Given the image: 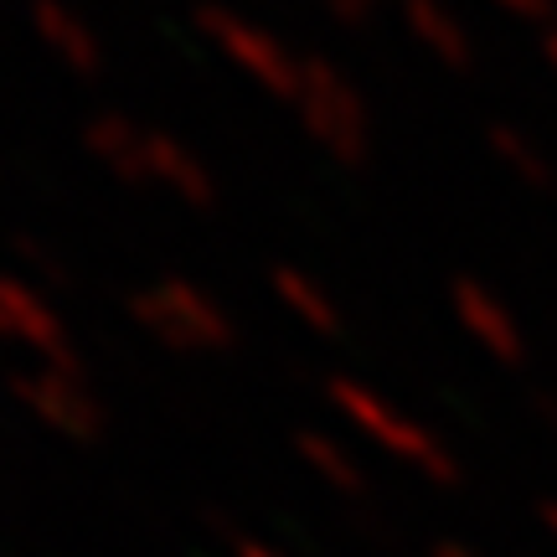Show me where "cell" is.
<instances>
[{
  "instance_id": "1",
  "label": "cell",
  "mask_w": 557,
  "mask_h": 557,
  "mask_svg": "<svg viewBox=\"0 0 557 557\" xmlns=\"http://www.w3.org/2000/svg\"><path fill=\"white\" fill-rule=\"evenodd\" d=\"M325 403H331L361 438H372L382 455L413 465L423 480H434V485H455L459 480V459L449 455V444H444L434 429H423L418 418H408L403 408H393L377 387L357 382L351 372H336V377L325 382Z\"/></svg>"
},
{
  "instance_id": "2",
  "label": "cell",
  "mask_w": 557,
  "mask_h": 557,
  "mask_svg": "<svg viewBox=\"0 0 557 557\" xmlns=\"http://www.w3.org/2000/svg\"><path fill=\"white\" fill-rule=\"evenodd\" d=\"M129 320L150 341H160L165 351H181V357H218L238 341L227 310L207 289H197L191 278H160V284L135 289Z\"/></svg>"
},
{
  "instance_id": "3",
  "label": "cell",
  "mask_w": 557,
  "mask_h": 557,
  "mask_svg": "<svg viewBox=\"0 0 557 557\" xmlns=\"http://www.w3.org/2000/svg\"><path fill=\"white\" fill-rule=\"evenodd\" d=\"M11 398L37 418L41 429L88 444L103 434V403L83 377V367H37V372H16L11 377Z\"/></svg>"
},
{
  "instance_id": "4",
  "label": "cell",
  "mask_w": 557,
  "mask_h": 557,
  "mask_svg": "<svg viewBox=\"0 0 557 557\" xmlns=\"http://www.w3.org/2000/svg\"><path fill=\"white\" fill-rule=\"evenodd\" d=\"M0 341L26 346L32 357H41V367H83L47 295L26 274H5V269H0Z\"/></svg>"
},
{
  "instance_id": "5",
  "label": "cell",
  "mask_w": 557,
  "mask_h": 557,
  "mask_svg": "<svg viewBox=\"0 0 557 557\" xmlns=\"http://www.w3.org/2000/svg\"><path fill=\"white\" fill-rule=\"evenodd\" d=\"M305 124L325 156H336L341 165H367L372 156V129H367V114H361L357 94L331 73V67H310L305 78Z\"/></svg>"
},
{
  "instance_id": "6",
  "label": "cell",
  "mask_w": 557,
  "mask_h": 557,
  "mask_svg": "<svg viewBox=\"0 0 557 557\" xmlns=\"http://www.w3.org/2000/svg\"><path fill=\"white\" fill-rule=\"evenodd\" d=\"M455 315L459 325L470 331V336L491 351V357L500 361H517L521 357V331L511 325V315L500 310V299L485 289V284H475V278H459L455 284Z\"/></svg>"
},
{
  "instance_id": "7",
  "label": "cell",
  "mask_w": 557,
  "mask_h": 557,
  "mask_svg": "<svg viewBox=\"0 0 557 557\" xmlns=\"http://www.w3.org/2000/svg\"><path fill=\"white\" fill-rule=\"evenodd\" d=\"M269 289L278 295V305L299 320V325H310L315 336H341V305L331 299V289L320 284L315 274H305L295 263H274V274H269Z\"/></svg>"
},
{
  "instance_id": "8",
  "label": "cell",
  "mask_w": 557,
  "mask_h": 557,
  "mask_svg": "<svg viewBox=\"0 0 557 557\" xmlns=\"http://www.w3.org/2000/svg\"><path fill=\"white\" fill-rule=\"evenodd\" d=\"M150 181L165 186L171 197H181L186 207H212L218 201L212 171L186 145H176V139H165V135H150Z\"/></svg>"
},
{
  "instance_id": "9",
  "label": "cell",
  "mask_w": 557,
  "mask_h": 557,
  "mask_svg": "<svg viewBox=\"0 0 557 557\" xmlns=\"http://www.w3.org/2000/svg\"><path fill=\"white\" fill-rule=\"evenodd\" d=\"M88 150L103 160L109 176H120L124 186H145L150 181V135H139L129 120L109 114V120L88 124Z\"/></svg>"
},
{
  "instance_id": "10",
  "label": "cell",
  "mask_w": 557,
  "mask_h": 557,
  "mask_svg": "<svg viewBox=\"0 0 557 557\" xmlns=\"http://www.w3.org/2000/svg\"><path fill=\"white\" fill-rule=\"evenodd\" d=\"M295 455L315 470L331 491H341V496H361L367 491V470H361V459L341 444V438L320 434V429H299L295 434Z\"/></svg>"
},
{
  "instance_id": "11",
  "label": "cell",
  "mask_w": 557,
  "mask_h": 557,
  "mask_svg": "<svg viewBox=\"0 0 557 557\" xmlns=\"http://www.w3.org/2000/svg\"><path fill=\"white\" fill-rule=\"evenodd\" d=\"M11 253H16V263L26 269V278H32V284H37V278H41V284H58V289H67V284H73V269H67V263H62L41 238L16 233V238H11Z\"/></svg>"
},
{
  "instance_id": "12",
  "label": "cell",
  "mask_w": 557,
  "mask_h": 557,
  "mask_svg": "<svg viewBox=\"0 0 557 557\" xmlns=\"http://www.w3.org/2000/svg\"><path fill=\"white\" fill-rule=\"evenodd\" d=\"M227 542H233V557H284L274 542L248 537V532H233V527H227Z\"/></svg>"
},
{
  "instance_id": "13",
  "label": "cell",
  "mask_w": 557,
  "mask_h": 557,
  "mask_svg": "<svg viewBox=\"0 0 557 557\" xmlns=\"http://www.w3.org/2000/svg\"><path fill=\"white\" fill-rule=\"evenodd\" d=\"M429 557H475V553H470L465 542H438V547H434Z\"/></svg>"
}]
</instances>
